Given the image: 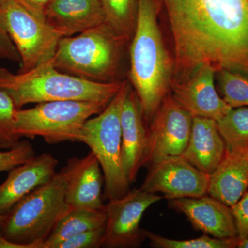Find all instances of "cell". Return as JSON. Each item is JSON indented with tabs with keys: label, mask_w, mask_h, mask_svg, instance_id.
Wrapping results in <instances>:
<instances>
[{
	"label": "cell",
	"mask_w": 248,
	"mask_h": 248,
	"mask_svg": "<svg viewBox=\"0 0 248 248\" xmlns=\"http://www.w3.org/2000/svg\"><path fill=\"white\" fill-rule=\"evenodd\" d=\"M155 1L172 32V84L203 66L248 77V0Z\"/></svg>",
	"instance_id": "obj_1"
},
{
	"label": "cell",
	"mask_w": 248,
	"mask_h": 248,
	"mask_svg": "<svg viewBox=\"0 0 248 248\" xmlns=\"http://www.w3.org/2000/svg\"><path fill=\"white\" fill-rule=\"evenodd\" d=\"M155 0H138L136 26L130 48V79L143 117L152 120L169 93L174 63L165 47L158 24Z\"/></svg>",
	"instance_id": "obj_2"
},
{
	"label": "cell",
	"mask_w": 248,
	"mask_h": 248,
	"mask_svg": "<svg viewBox=\"0 0 248 248\" xmlns=\"http://www.w3.org/2000/svg\"><path fill=\"white\" fill-rule=\"evenodd\" d=\"M124 81L97 83L59 71L50 61L31 71L15 74L0 68V90L11 97L17 109L30 104L56 101L110 103Z\"/></svg>",
	"instance_id": "obj_3"
},
{
	"label": "cell",
	"mask_w": 248,
	"mask_h": 248,
	"mask_svg": "<svg viewBox=\"0 0 248 248\" xmlns=\"http://www.w3.org/2000/svg\"><path fill=\"white\" fill-rule=\"evenodd\" d=\"M128 39L104 22L76 36L62 37L51 59L59 71L97 83L116 79Z\"/></svg>",
	"instance_id": "obj_4"
},
{
	"label": "cell",
	"mask_w": 248,
	"mask_h": 248,
	"mask_svg": "<svg viewBox=\"0 0 248 248\" xmlns=\"http://www.w3.org/2000/svg\"><path fill=\"white\" fill-rule=\"evenodd\" d=\"M65 191L66 180L60 170L5 214L0 232L24 248H44L46 240L70 209Z\"/></svg>",
	"instance_id": "obj_5"
},
{
	"label": "cell",
	"mask_w": 248,
	"mask_h": 248,
	"mask_svg": "<svg viewBox=\"0 0 248 248\" xmlns=\"http://www.w3.org/2000/svg\"><path fill=\"white\" fill-rule=\"evenodd\" d=\"M130 86L124 81L107 108L87 120L79 135V142L89 146L99 161L104 175V197L108 201L121 198L130 190L122 168L121 127L122 107Z\"/></svg>",
	"instance_id": "obj_6"
},
{
	"label": "cell",
	"mask_w": 248,
	"mask_h": 248,
	"mask_svg": "<svg viewBox=\"0 0 248 248\" xmlns=\"http://www.w3.org/2000/svg\"><path fill=\"white\" fill-rule=\"evenodd\" d=\"M109 103L66 100L40 103L29 109H17L15 131L21 139L42 138L46 143L79 142L88 120L102 112Z\"/></svg>",
	"instance_id": "obj_7"
},
{
	"label": "cell",
	"mask_w": 248,
	"mask_h": 248,
	"mask_svg": "<svg viewBox=\"0 0 248 248\" xmlns=\"http://www.w3.org/2000/svg\"><path fill=\"white\" fill-rule=\"evenodd\" d=\"M0 26L20 55L19 73L31 71L50 61L61 39L45 19L31 13L18 0L0 4Z\"/></svg>",
	"instance_id": "obj_8"
},
{
	"label": "cell",
	"mask_w": 248,
	"mask_h": 248,
	"mask_svg": "<svg viewBox=\"0 0 248 248\" xmlns=\"http://www.w3.org/2000/svg\"><path fill=\"white\" fill-rule=\"evenodd\" d=\"M164 198L140 188L109 201L105 205L107 221L102 247H140L146 239L144 230L140 227L142 217L147 209Z\"/></svg>",
	"instance_id": "obj_9"
},
{
	"label": "cell",
	"mask_w": 248,
	"mask_h": 248,
	"mask_svg": "<svg viewBox=\"0 0 248 248\" xmlns=\"http://www.w3.org/2000/svg\"><path fill=\"white\" fill-rule=\"evenodd\" d=\"M193 117L169 93L160 104L148 128L144 166L149 167L170 156H182L192 130Z\"/></svg>",
	"instance_id": "obj_10"
},
{
	"label": "cell",
	"mask_w": 248,
	"mask_h": 248,
	"mask_svg": "<svg viewBox=\"0 0 248 248\" xmlns=\"http://www.w3.org/2000/svg\"><path fill=\"white\" fill-rule=\"evenodd\" d=\"M209 178L184 156H170L149 166L140 188L168 200L197 198L208 195Z\"/></svg>",
	"instance_id": "obj_11"
},
{
	"label": "cell",
	"mask_w": 248,
	"mask_h": 248,
	"mask_svg": "<svg viewBox=\"0 0 248 248\" xmlns=\"http://www.w3.org/2000/svg\"><path fill=\"white\" fill-rule=\"evenodd\" d=\"M216 73L211 67L202 66L187 79L171 86L173 97L192 117L217 122L231 110L215 89Z\"/></svg>",
	"instance_id": "obj_12"
},
{
	"label": "cell",
	"mask_w": 248,
	"mask_h": 248,
	"mask_svg": "<svg viewBox=\"0 0 248 248\" xmlns=\"http://www.w3.org/2000/svg\"><path fill=\"white\" fill-rule=\"evenodd\" d=\"M144 121L138 95L130 86L121 113L122 168L130 184L136 182L148 151V129Z\"/></svg>",
	"instance_id": "obj_13"
},
{
	"label": "cell",
	"mask_w": 248,
	"mask_h": 248,
	"mask_svg": "<svg viewBox=\"0 0 248 248\" xmlns=\"http://www.w3.org/2000/svg\"><path fill=\"white\" fill-rule=\"evenodd\" d=\"M66 180V201L70 208L102 209V168L92 152L82 158H71L61 169Z\"/></svg>",
	"instance_id": "obj_14"
},
{
	"label": "cell",
	"mask_w": 248,
	"mask_h": 248,
	"mask_svg": "<svg viewBox=\"0 0 248 248\" xmlns=\"http://www.w3.org/2000/svg\"><path fill=\"white\" fill-rule=\"evenodd\" d=\"M169 201L170 206L185 215L196 230L218 239L238 238L231 207L211 196Z\"/></svg>",
	"instance_id": "obj_15"
},
{
	"label": "cell",
	"mask_w": 248,
	"mask_h": 248,
	"mask_svg": "<svg viewBox=\"0 0 248 248\" xmlns=\"http://www.w3.org/2000/svg\"><path fill=\"white\" fill-rule=\"evenodd\" d=\"M58 165L53 155L43 153L11 170L0 184V213H7L23 197L50 182Z\"/></svg>",
	"instance_id": "obj_16"
},
{
	"label": "cell",
	"mask_w": 248,
	"mask_h": 248,
	"mask_svg": "<svg viewBox=\"0 0 248 248\" xmlns=\"http://www.w3.org/2000/svg\"><path fill=\"white\" fill-rule=\"evenodd\" d=\"M45 19L61 38L105 22L100 0H50L45 8Z\"/></svg>",
	"instance_id": "obj_17"
},
{
	"label": "cell",
	"mask_w": 248,
	"mask_h": 248,
	"mask_svg": "<svg viewBox=\"0 0 248 248\" xmlns=\"http://www.w3.org/2000/svg\"><path fill=\"white\" fill-rule=\"evenodd\" d=\"M226 151V142L220 133L217 121L193 117L190 138L182 156L197 169L210 175L221 162Z\"/></svg>",
	"instance_id": "obj_18"
},
{
	"label": "cell",
	"mask_w": 248,
	"mask_h": 248,
	"mask_svg": "<svg viewBox=\"0 0 248 248\" xmlns=\"http://www.w3.org/2000/svg\"><path fill=\"white\" fill-rule=\"evenodd\" d=\"M248 149L227 150L221 162L210 174L208 195L230 207L239 202L248 189Z\"/></svg>",
	"instance_id": "obj_19"
},
{
	"label": "cell",
	"mask_w": 248,
	"mask_h": 248,
	"mask_svg": "<svg viewBox=\"0 0 248 248\" xmlns=\"http://www.w3.org/2000/svg\"><path fill=\"white\" fill-rule=\"evenodd\" d=\"M107 213L102 209L70 208L49 235L44 248H55L62 241L75 235L106 227Z\"/></svg>",
	"instance_id": "obj_20"
},
{
	"label": "cell",
	"mask_w": 248,
	"mask_h": 248,
	"mask_svg": "<svg viewBox=\"0 0 248 248\" xmlns=\"http://www.w3.org/2000/svg\"><path fill=\"white\" fill-rule=\"evenodd\" d=\"M105 22L120 35L130 40L133 37L137 16L138 0H100Z\"/></svg>",
	"instance_id": "obj_21"
},
{
	"label": "cell",
	"mask_w": 248,
	"mask_h": 248,
	"mask_svg": "<svg viewBox=\"0 0 248 248\" xmlns=\"http://www.w3.org/2000/svg\"><path fill=\"white\" fill-rule=\"evenodd\" d=\"M218 130L228 151L248 148V107L232 108L217 121Z\"/></svg>",
	"instance_id": "obj_22"
},
{
	"label": "cell",
	"mask_w": 248,
	"mask_h": 248,
	"mask_svg": "<svg viewBox=\"0 0 248 248\" xmlns=\"http://www.w3.org/2000/svg\"><path fill=\"white\" fill-rule=\"evenodd\" d=\"M144 234L151 246L157 248H238L239 242L238 238L218 239L205 234L186 240L169 239L145 230Z\"/></svg>",
	"instance_id": "obj_23"
},
{
	"label": "cell",
	"mask_w": 248,
	"mask_h": 248,
	"mask_svg": "<svg viewBox=\"0 0 248 248\" xmlns=\"http://www.w3.org/2000/svg\"><path fill=\"white\" fill-rule=\"evenodd\" d=\"M217 73L225 102L232 108L248 107V77L227 70Z\"/></svg>",
	"instance_id": "obj_24"
},
{
	"label": "cell",
	"mask_w": 248,
	"mask_h": 248,
	"mask_svg": "<svg viewBox=\"0 0 248 248\" xmlns=\"http://www.w3.org/2000/svg\"><path fill=\"white\" fill-rule=\"evenodd\" d=\"M17 108L9 94L0 90V148H14L21 141L15 131V114Z\"/></svg>",
	"instance_id": "obj_25"
},
{
	"label": "cell",
	"mask_w": 248,
	"mask_h": 248,
	"mask_svg": "<svg viewBox=\"0 0 248 248\" xmlns=\"http://www.w3.org/2000/svg\"><path fill=\"white\" fill-rule=\"evenodd\" d=\"M35 156V150L30 142L20 141L14 148L0 151V172H9Z\"/></svg>",
	"instance_id": "obj_26"
},
{
	"label": "cell",
	"mask_w": 248,
	"mask_h": 248,
	"mask_svg": "<svg viewBox=\"0 0 248 248\" xmlns=\"http://www.w3.org/2000/svg\"><path fill=\"white\" fill-rule=\"evenodd\" d=\"M105 227L75 235L57 245L55 248H98L102 247Z\"/></svg>",
	"instance_id": "obj_27"
},
{
	"label": "cell",
	"mask_w": 248,
	"mask_h": 248,
	"mask_svg": "<svg viewBox=\"0 0 248 248\" xmlns=\"http://www.w3.org/2000/svg\"><path fill=\"white\" fill-rule=\"evenodd\" d=\"M239 241L248 239V191L231 207Z\"/></svg>",
	"instance_id": "obj_28"
},
{
	"label": "cell",
	"mask_w": 248,
	"mask_h": 248,
	"mask_svg": "<svg viewBox=\"0 0 248 248\" xmlns=\"http://www.w3.org/2000/svg\"><path fill=\"white\" fill-rule=\"evenodd\" d=\"M0 60H10L20 63V55L14 42L0 26Z\"/></svg>",
	"instance_id": "obj_29"
},
{
	"label": "cell",
	"mask_w": 248,
	"mask_h": 248,
	"mask_svg": "<svg viewBox=\"0 0 248 248\" xmlns=\"http://www.w3.org/2000/svg\"><path fill=\"white\" fill-rule=\"evenodd\" d=\"M18 1L22 3L28 10L37 17L45 19V8L50 0H18Z\"/></svg>",
	"instance_id": "obj_30"
},
{
	"label": "cell",
	"mask_w": 248,
	"mask_h": 248,
	"mask_svg": "<svg viewBox=\"0 0 248 248\" xmlns=\"http://www.w3.org/2000/svg\"><path fill=\"white\" fill-rule=\"evenodd\" d=\"M0 248H24V247L21 245L15 244L12 241H9L0 232Z\"/></svg>",
	"instance_id": "obj_31"
},
{
	"label": "cell",
	"mask_w": 248,
	"mask_h": 248,
	"mask_svg": "<svg viewBox=\"0 0 248 248\" xmlns=\"http://www.w3.org/2000/svg\"><path fill=\"white\" fill-rule=\"evenodd\" d=\"M238 248H248V239L244 240V241H239V245H238Z\"/></svg>",
	"instance_id": "obj_32"
},
{
	"label": "cell",
	"mask_w": 248,
	"mask_h": 248,
	"mask_svg": "<svg viewBox=\"0 0 248 248\" xmlns=\"http://www.w3.org/2000/svg\"><path fill=\"white\" fill-rule=\"evenodd\" d=\"M4 215H2V214L0 213V224H1V222H2L3 219H4Z\"/></svg>",
	"instance_id": "obj_33"
},
{
	"label": "cell",
	"mask_w": 248,
	"mask_h": 248,
	"mask_svg": "<svg viewBox=\"0 0 248 248\" xmlns=\"http://www.w3.org/2000/svg\"><path fill=\"white\" fill-rule=\"evenodd\" d=\"M7 1H9V0H0V4H2V3L6 2Z\"/></svg>",
	"instance_id": "obj_34"
},
{
	"label": "cell",
	"mask_w": 248,
	"mask_h": 248,
	"mask_svg": "<svg viewBox=\"0 0 248 248\" xmlns=\"http://www.w3.org/2000/svg\"></svg>",
	"instance_id": "obj_35"
}]
</instances>
